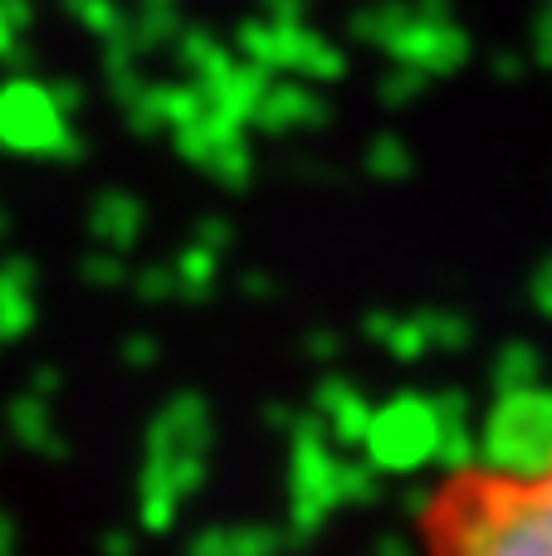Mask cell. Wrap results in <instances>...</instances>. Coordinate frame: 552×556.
<instances>
[{
  "mask_svg": "<svg viewBox=\"0 0 552 556\" xmlns=\"http://www.w3.org/2000/svg\"><path fill=\"white\" fill-rule=\"evenodd\" d=\"M416 556H552V444L528 459H465L421 489Z\"/></svg>",
  "mask_w": 552,
  "mask_h": 556,
  "instance_id": "cell-1",
  "label": "cell"
}]
</instances>
